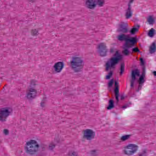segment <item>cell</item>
<instances>
[{"label":"cell","mask_w":156,"mask_h":156,"mask_svg":"<svg viewBox=\"0 0 156 156\" xmlns=\"http://www.w3.org/2000/svg\"><path fill=\"white\" fill-rule=\"evenodd\" d=\"M112 75L113 73L112 72H110L106 76V79H110V78L112 77Z\"/></svg>","instance_id":"20"},{"label":"cell","mask_w":156,"mask_h":156,"mask_svg":"<svg viewBox=\"0 0 156 156\" xmlns=\"http://www.w3.org/2000/svg\"><path fill=\"white\" fill-rule=\"evenodd\" d=\"M138 148V146L135 144H129L125 147L124 152L126 155H132L134 154L137 151Z\"/></svg>","instance_id":"4"},{"label":"cell","mask_w":156,"mask_h":156,"mask_svg":"<svg viewBox=\"0 0 156 156\" xmlns=\"http://www.w3.org/2000/svg\"><path fill=\"white\" fill-rule=\"evenodd\" d=\"M25 149L27 153L34 155L38 153L40 149V145L37 142L32 140L27 142L25 146Z\"/></svg>","instance_id":"1"},{"label":"cell","mask_w":156,"mask_h":156,"mask_svg":"<svg viewBox=\"0 0 156 156\" xmlns=\"http://www.w3.org/2000/svg\"><path fill=\"white\" fill-rule=\"evenodd\" d=\"M113 82H114V81H113V80H111L110 82H109V86H112L113 85Z\"/></svg>","instance_id":"22"},{"label":"cell","mask_w":156,"mask_h":156,"mask_svg":"<svg viewBox=\"0 0 156 156\" xmlns=\"http://www.w3.org/2000/svg\"><path fill=\"white\" fill-rule=\"evenodd\" d=\"M148 21L150 24H153L154 22V19L153 17H149L148 19Z\"/></svg>","instance_id":"19"},{"label":"cell","mask_w":156,"mask_h":156,"mask_svg":"<svg viewBox=\"0 0 156 156\" xmlns=\"http://www.w3.org/2000/svg\"><path fill=\"white\" fill-rule=\"evenodd\" d=\"M136 29L135 28H134L132 29L131 31V32L132 33H134L136 32Z\"/></svg>","instance_id":"23"},{"label":"cell","mask_w":156,"mask_h":156,"mask_svg":"<svg viewBox=\"0 0 156 156\" xmlns=\"http://www.w3.org/2000/svg\"><path fill=\"white\" fill-rule=\"evenodd\" d=\"M121 58V56L119 54H116L114 57L107 62L106 67V70H108L110 68L114 67L120 61Z\"/></svg>","instance_id":"3"},{"label":"cell","mask_w":156,"mask_h":156,"mask_svg":"<svg viewBox=\"0 0 156 156\" xmlns=\"http://www.w3.org/2000/svg\"><path fill=\"white\" fill-rule=\"evenodd\" d=\"M130 135H126L123 136L121 138V139L123 141H125L127 139H128L130 137Z\"/></svg>","instance_id":"16"},{"label":"cell","mask_w":156,"mask_h":156,"mask_svg":"<svg viewBox=\"0 0 156 156\" xmlns=\"http://www.w3.org/2000/svg\"><path fill=\"white\" fill-rule=\"evenodd\" d=\"M64 67V64L63 62H58L54 64V68L56 72L59 73L63 70Z\"/></svg>","instance_id":"8"},{"label":"cell","mask_w":156,"mask_h":156,"mask_svg":"<svg viewBox=\"0 0 156 156\" xmlns=\"http://www.w3.org/2000/svg\"><path fill=\"white\" fill-rule=\"evenodd\" d=\"M71 65L74 71L77 72H79L81 71L83 67V60L81 58L74 57L71 60Z\"/></svg>","instance_id":"2"},{"label":"cell","mask_w":156,"mask_h":156,"mask_svg":"<svg viewBox=\"0 0 156 156\" xmlns=\"http://www.w3.org/2000/svg\"><path fill=\"white\" fill-rule=\"evenodd\" d=\"M154 75H156V72H154Z\"/></svg>","instance_id":"25"},{"label":"cell","mask_w":156,"mask_h":156,"mask_svg":"<svg viewBox=\"0 0 156 156\" xmlns=\"http://www.w3.org/2000/svg\"><path fill=\"white\" fill-rule=\"evenodd\" d=\"M114 91L116 99L118 100L119 96V86L118 83L116 81L115 83Z\"/></svg>","instance_id":"12"},{"label":"cell","mask_w":156,"mask_h":156,"mask_svg":"<svg viewBox=\"0 0 156 156\" xmlns=\"http://www.w3.org/2000/svg\"><path fill=\"white\" fill-rule=\"evenodd\" d=\"M124 53L125 54L127 55L128 53V52L127 50H125L124 52Z\"/></svg>","instance_id":"24"},{"label":"cell","mask_w":156,"mask_h":156,"mask_svg":"<svg viewBox=\"0 0 156 156\" xmlns=\"http://www.w3.org/2000/svg\"><path fill=\"white\" fill-rule=\"evenodd\" d=\"M86 5L89 9H93L96 7V0H86Z\"/></svg>","instance_id":"9"},{"label":"cell","mask_w":156,"mask_h":156,"mask_svg":"<svg viewBox=\"0 0 156 156\" xmlns=\"http://www.w3.org/2000/svg\"><path fill=\"white\" fill-rule=\"evenodd\" d=\"M11 113L10 109L7 108H3L1 110V117L2 120H4L9 116Z\"/></svg>","instance_id":"7"},{"label":"cell","mask_w":156,"mask_h":156,"mask_svg":"<svg viewBox=\"0 0 156 156\" xmlns=\"http://www.w3.org/2000/svg\"><path fill=\"white\" fill-rule=\"evenodd\" d=\"M155 33V32L154 29H152L150 30L149 31V32H148V34L150 37H153L154 36Z\"/></svg>","instance_id":"14"},{"label":"cell","mask_w":156,"mask_h":156,"mask_svg":"<svg viewBox=\"0 0 156 156\" xmlns=\"http://www.w3.org/2000/svg\"><path fill=\"white\" fill-rule=\"evenodd\" d=\"M126 38V37L125 35H121L118 37L119 40H125Z\"/></svg>","instance_id":"17"},{"label":"cell","mask_w":156,"mask_h":156,"mask_svg":"<svg viewBox=\"0 0 156 156\" xmlns=\"http://www.w3.org/2000/svg\"><path fill=\"white\" fill-rule=\"evenodd\" d=\"M156 45L155 43L152 44L149 48V51L151 53L153 54L156 51Z\"/></svg>","instance_id":"13"},{"label":"cell","mask_w":156,"mask_h":156,"mask_svg":"<svg viewBox=\"0 0 156 156\" xmlns=\"http://www.w3.org/2000/svg\"><path fill=\"white\" fill-rule=\"evenodd\" d=\"M103 3H104L103 0H99L98 1V3L99 5H102Z\"/></svg>","instance_id":"21"},{"label":"cell","mask_w":156,"mask_h":156,"mask_svg":"<svg viewBox=\"0 0 156 156\" xmlns=\"http://www.w3.org/2000/svg\"><path fill=\"white\" fill-rule=\"evenodd\" d=\"M97 51L99 55L102 57L106 56L108 50L106 45L104 43H101L97 47Z\"/></svg>","instance_id":"5"},{"label":"cell","mask_w":156,"mask_h":156,"mask_svg":"<svg viewBox=\"0 0 156 156\" xmlns=\"http://www.w3.org/2000/svg\"><path fill=\"white\" fill-rule=\"evenodd\" d=\"M125 43V46L128 47H131L135 44L136 41L135 38H131L126 39Z\"/></svg>","instance_id":"10"},{"label":"cell","mask_w":156,"mask_h":156,"mask_svg":"<svg viewBox=\"0 0 156 156\" xmlns=\"http://www.w3.org/2000/svg\"><path fill=\"white\" fill-rule=\"evenodd\" d=\"M114 106V102L113 101L111 100L109 102L108 106L107 107V109L108 110H110L113 108Z\"/></svg>","instance_id":"15"},{"label":"cell","mask_w":156,"mask_h":156,"mask_svg":"<svg viewBox=\"0 0 156 156\" xmlns=\"http://www.w3.org/2000/svg\"><path fill=\"white\" fill-rule=\"evenodd\" d=\"M84 138L87 140H91L94 138L95 135V132L92 130L87 129L84 132Z\"/></svg>","instance_id":"6"},{"label":"cell","mask_w":156,"mask_h":156,"mask_svg":"<svg viewBox=\"0 0 156 156\" xmlns=\"http://www.w3.org/2000/svg\"><path fill=\"white\" fill-rule=\"evenodd\" d=\"M124 69V64H121V65L120 69V74H122L123 73Z\"/></svg>","instance_id":"18"},{"label":"cell","mask_w":156,"mask_h":156,"mask_svg":"<svg viewBox=\"0 0 156 156\" xmlns=\"http://www.w3.org/2000/svg\"><path fill=\"white\" fill-rule=\"evenodd\" d=\"M36 91L35 89H29L27 93V96L29 99H33L36 97Z\"/></svg>","instance_id":"11"}]
</instances>
